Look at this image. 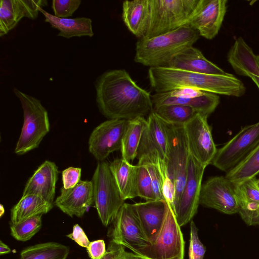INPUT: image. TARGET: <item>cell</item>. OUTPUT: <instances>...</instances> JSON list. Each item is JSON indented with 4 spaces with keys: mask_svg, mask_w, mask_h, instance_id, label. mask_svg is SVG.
<instances>
[{
    "mask_svg": "<svg viewBox=\"0 0 259 259\" xmlns=\"http://www.w3.org/2000/svg\"><path fill=\"white\" fill-rule=\"evenodd\" d=\"M166 66L202 74L224 75L227 73L207 60L199 50L193 46L176 55Z\"/></svg>",
    "mask_w": 259,
    "mask_h": 259,
    "instance_id": "cell-22",
    "label": "cell"
},
{
    "mask_svg": "<svg viewBox=\"0 0 259 259\" xmlns=\"http://www.w3.org/2000/svg\"><path fill=\"white\" fill-rule=\"evenodd\" d=\"M190 238L189 248V259H203L205 247L200 240L198 229L193 221L190 223Z\"/></svg>",
    "mask_w": 259,
    "mask_h": 259,
    "instance_id": "cell-36",
    "label": "cell"
},
{
    "mask_svg": "<svg viewBox=\"0 0 259 259\" xmlns=\"http://www.w3.org/2000/svg\"><path fill=\"white\" fill-rule=\"evenodd\" d=\"M199 0H149V19L144 36L152 37L184 26Z\"/></svg>",
    "mask_w": 259,
    "mask_h": 259,
    "instance_id": "cell-5",
    "label": "cell"
},
{
    "mask_svg": "<svg viewBox=\"0 0 259 259\" xmlns=\"http://www.w3.org/2000/svg\"><path fill=\"white\" fill-rule=\"evenodd\" d=\"M167 205L164 200L132 204L142 228L150 243L156 239L161 228Z\"/></svg>",
    "mask_w": 259,
    "mask_h": 259,
    "instance_id": "cell-21",
    "label": "cell"
},
{
    "mask_svg": "<svg viewBox=\"0 0 259 259\" xmlns=\"http://www.w3.org/2000/svg\"><path fill=\"white\" fill-rule=\"evenodd\" d=\"M137 191L138 197L146 201L155 200L151 178L145 165H138Z\"/></svg>",
    "mask_w": 259,
    "mask_h": 259,
    "instance_id": "cell-34",
    "label": "cell"
},
{
    "mask_svg": "<svg viewBox=\"0 0 259 259\" xmlns=\"http://www.w3.org/2000/svg\"><path fill=\"white\" fill-rule=\"evenodd\" d=\"M147 122L144 117L130 120L122 140L121 152L122 159L130 162L137 156L141 138Z\"/></svg>",
    "mask_w": 259,
    "mask_h": 259,
    "instance_id": "cell-28",
    "label": "cell"
},
{
    "mask_svg": "<svg viewBox=\"0 0 259 259\" xmlns=\"http://www.w3.org/2000/svg\"><path fill=\"white\" fill-rule=\"evenodd\" d=\"M199 203L227 214L238 212L236 185L226 177L210 178L202 185Z\"/></svg>",
    "mask_w": 259,
    "mask_h": 259,
    "instance_id": "cell-15",
    "label": "cell"
},
{
    "mask_svg": "<svg viewBox=\"0 0 259 259\" xmlns=\"http://www.w3.org/2000/svg\"><path fill=\"white\" fill-rule=\"evenodd\" d=\"M69 247L48 242L28 246L20 252V259H67Z\"/></svg>",
    "mask_w": 259,
    "mask_h": 259,
    "instance_id": "cell-29",
    "label": "cell"
},
{
    "mask_svg": "<svg viewBox=\"0 0 259 259\" xmlns=\"http://www.w3.org/2000/svg\"><path fill=\"white\" fill-rule=\"evenodd\" d=\"M81 2L80 0H53L52 8L57 17L68 18L78 9Z\"/></svg>",
    "mask_w": 259,
    "mask_h": 259,
    "instance_id": "cell-35",
    "label": "cell"
},
{
    "mask_svg": "<svg viewBox=\"0 0 259 259\" xmlns=\"http://www.w3.org/2000/svg\"><path fill=\"white\" fill-rule=\"evenodd\" d=\"M112 223L110 237L114 243L127 248L137 255L150 245L132 204L124 203Z\"/></svg>",
    "mask_w": 259,
    "mask_h": 259,
    "instance_id": "cell-11",
    "label": "cell"
},
{
    "mask_svg": "<svg viewBox=\"0 0 259 259\" xmlns=\"http://www.w3.org/2000/svg\"><path fill=\"white\" fill-rule=\"evenodd\" d=\"M205 168L189 155L185 184L174 210L180 227L191 221L197 212Z\"/></svg>",
    "mask_w": 259,
    "mask_h": 259,
    "instance_id": "cell-13",
    "label": "cell"
},
{
    "mask_svg": "<svg viewBox=\"0 0 259 259\" xmlns=\"http://www.w3.org/2000/svg\"><path fill=\"white\" fill-rule=\"evenodd\" d=\"M256 58H257V60L258 61V63L259 64V55L258 56H256Z\"/></svg>",
    "mask_w": 259,
    "mask_h": 259,
    "instance_id": "cell-49",
    "label": "cell"
},
{
    "mask_svg": "<svg viewBox=\"0 0 259 259\" xmlns=\"http://www.w3.org/2000/svg\"><path fill=\"white\" fill-rule=\"evenodd\" d=\"M152 183L153 189L156 200H164L162 194V185L164 178L159 169L154 165L146 164Z\"/></svg>",
    "mask_w": 259,
    "mask_h": 259,
    "instance_id": "cell-37",
    "label": "cell"
},
{
    "mask_svg": "<svg viewBox=\"0 0 259 259\" xmlns=\"http://www.w3.org/2000/svg\"><path fill=\"white\" fill-rule=\"evenodd\" d=\"M153 111L164 121L180 125H184L197 113L191 107L177 104L155 107Z\"/></svg>",
    "mask_w": 259,
    "mask_h": 259,
    "instance_id": "cell-31",
    "label": "cell"
},
{
    "mask_svg": "<svg viewBox=\"0 0 259 259\" xmlns=\"http://www.w3.org/2000/svg\"><path fill=\"white\" fill-rule=\"evenodd\" d=\"M47 5L46 0H1L0 36L7 34L24 17L35 19L39 9Z\"/></svg>",
    "mask_w": 259,
    "mask_h": 259,
    "instance_id": "cell-18",
    "label": "cell"
},
{
    "mask_svg": "<svg viewBox=\"0 0 259 259\" xmlns=\"http://www.w3.org/2000/svg\"><path fill=\"white\" fill-rule=\"evenodd\" d=\"M5 213V208L4 206L1 204L0 205V217H2Z\"/></svg>",
    "mask_w": 259,
    "mask_h": 259,
    "instance_id": "cell-47",
    "label": "cell"
},
{
    "mask_svg": "<svg viewBox=\"0 0 259 259\" xmlns=\"http://www.w3.org/2000/svg\"><path fill=\"white\" fill-rule=\"evenodd\" d=\"M66 237L83 248H87L91 242L83 230L78 224H75L73 226L72 232L66 235Z\"/></svg>",
    "mask_w": 259,
    "mask_h": 259,
    "instance_id": "cell-42",
    "label": "cell"
},
{
    "mask_svg": "<svg viewBox=\"0 0 259 259\" xmlns=\"http://www.w3.org/2000/svg\"><path fill=\"white\" fill-rule=\"evenodd\" d=\"M53 207V204L41 197L27 195L22 196L11 210V224H15L30 218L46 214Z\"/></svg>",
    "mask_w": 259,
    "mask_h": 259,
    "instance_id": "cell-27",
    "label": "cell"
},
{
    "mask_svg": "<svg viewBox=\"0 0 259 259\" xmlns=\"http://www.w3.org/2000/svg\"><path fill=\"white\" fill-rule=\"evenodd\" d=\"M227 60L235 72L240 75L259 77V64L256 56L242 37L235 41L227 54Z\"/></svg>",
    "mask_w": 259,
    "mask_h": 259,
    "instance_id": "cell-23",
    "label": "cell"
},
{
    "mask_svg": "<svg viewBox=\"0 0 259 259\" xmlns=\"http://www.w3.org/2000/svg\"><path fill=\"white\" fill-rule=\"evenodd\" d=\"M119 259H143L141 257L132 252L125 251Z\"/></svg>",
    "mask_w": 259,
    "mask_h": 259,
    "instance_id": "cell-44",
    "label": "cell"
},
{
    "mask_svg": "<svg viewBox=\"0 0 259 259\" xmlns=\"http://www.w3.org/2000/svg\"><path fill=\"white\" fill-rule=\"evenodd\" d=\"M94 203L92 181H80L73 188L61 189L55 205L62 212L73 217L81 218Z\"/></svg>",
    "mask_w": 259,
    "mask_h": 259,
    "instance_id": "cell-19",
    "label": "cell"
},
{
    "mask_svg": "<svg viewBox=\"0 0 259 259\" xmlns=\"http://www.w3.org/2000/svg\"><path fill=\"white\" fill-rule=\"evenodd\" d=\"M185 241L175 214L168 204L161 228L156 239L142 249L143 259H184Z\"/></svg>",
    "mask_w": 259,
    "mask_h": 259,
    "instance_id": "cell-8",
    "label": "cell"
},
{
    "mask_svg": "<svg viewBox=\"0 0 259 259\" xmlns=\"http://www.w3.org/2000/svg\"><path fill=\"white\" fill-rule=\"evenodd\" d=\"M11 251L10 248L4 243L2 241H0V254L3 255L9 253Z\"/></svg>",
    "mask_w": 259,
    "mask_h": 259,
    "instance_id": "cell-45",
    "label": "cell"
},
{
    "mask_svg": "<svg viewBox=\"0 0 259 259\" xmlns=\"http://www.w3.org/2000/svg\"><path fill=\"white\" fill-rule=\"evenodd\" d=\"M45 17V21L50 24L51 26L59 31L58 36L66 38L72 37L87 36L92 37L94 32L92 27V21L84 17L74 18H61L53 15L42 8L39 9Z\"/></svg>",
    "mask_w": 259,
    "mask_h": 259,
    "instance_id": "cell-25",
    "label": "cell"
},
{
    "mask_svg": "<svg viewBox=\"0 0 259 259\" xmlns=\"http://www.w3.org/2000/svg\"><path fill=\"white\" fill-rule=\"evenodd\" d=\"M236 185V184H235ZM238 213L248 226L259 225V203L245 198L236 185Z\"/></svg>",
    "mask_w": 259,
    "mask_h": 259,
    "instance_id": "cell-33",
    "label": "cell"
},
{
    "mask_svg": "<svg viewBox=\"0 0 259 259\" xmlns=\"http://www.w3.org/2000/svg\"><path fill=\"white\" fill-rule=\"evenodd\" d=\"M162 194L164 200L174 211L176 196V188L174 181L167 176L163 180Z\"/></svg>",
    "mask_w": 259,
    "mask_h": 259,
    "instance_id": "cell-40",
    "label": "cell"
},
{
    "mask_svg": "<svg viewBox=\"0 0 259 259\" xmlns=\"http://www.w3.org/2000/svg\"><path fill=\"white\" fill-rule=\"evenodd\" d=\"M153 107L163 105L177 104L192 108L197 113L208 116L220 103L215 94L194 88H183L151 96Z\"/></svg>",
    "mask_w": 259,
    "mask_h": 259,
    "instance_id": "cell-14",
    "label": "cell"
},
{
    "mask_svg": "<svg viewBox=\"0 0 259 259\" xmlns=\"http://www.w3.org/2000/svg\"><path fill=\"white\" fill-rule=\"evenodd\" d=\"M249 77L253 81L259 89V77L255 75H250Z\"/></svg>",
    "mask_w": 259,
    "mask_h": 259,
    "instance_id": "cell-46",
    "label": "cell"
},
{
    "mask_svg": "<svg viewBox=\"0 0 259 259\" xmlns=\"http://www.w3.org/2000/svg\"><path fill=\"white\" fill-rule=\"evenodd\" d=\"M168 141L165 121L153 111L148 116L137 152L138 165L152 164L167 177Z\"/></svg>",
    "mask_w": 259,
    "mask_h": 259,
    "instance_id": "cell-7",
    "label": "cell"
},
{
    "mask_svg": "<svg viewBox=\"0 0 259 259\" xmlns=\"http://www.w3.org/2000/svg\"><path fill=\"white\" fill-rule=\"evenodd\" d=\"M207 117L196 113L184 125L190 155L205 167L211 163L218 150Z\"/></svg>",
    "mask_w": 259,
    "mask_h": 259,
    "instance_id": "cell-12",
    "label": "cell"
},
{
    "mask_svg": "<svg viewBox=\"0 0 259 259\" xmlns=\"http://www.w3.org/2000/svg\"><path fill=\"white\" fill-rule=\"evenodd\" d=\"M199 36L187 26L152 37L143 36L136 42L134 61L150 67L166 66L176 55L193 46Z\"/></svg>",
    "mask_w": 259,
    "mask_h": 259,
    "instance_id": "cell-3",
    "label": "cell"
},
{
    "mask_svg": "<svg viewBox=\"0 0 259 259\" xmlns=\"http://www.w3.org/2000/svg\"><path fill=\"white\" fill-rule=\"evenodd\" d=\"M95 86L98 108L109 119L132 120L153 111L149 92L139 87L125 69L104 72Z\"/></svg>",
    "mask_w": 259,
    "mask_h": 259,
    "instance_id": "cell-1",
    "label": "cell"
},
{
    "mask_svg": "<svg viewBox=\"0 0 259 259\" xmlns=\"http://www.w3.org/2000/svg\"><path fill=\"white\" fill-rule=\"evenodd\" d=\"M81 169L69 167L62 171L63 187L68 189L75 187L80 181Z\"/></svg>",
    "mask_w": 259,
    "mask_h": 259,
    "instance_id": "cell-39",
    "label": "cell"
},
{
    "mask_svg": "<svg viewBox=\"0 0 259 259\" xmlns=\"http://www.w3.org/2000/svg\"><path fill=\"white\" fill-rule=\"evenodd\" d=\"M259 173V144L240 162L228 171L226 178L235 184L255 178Z\"/></svg>",
    "mask_w": 259,
    "mask_h": 259,
    "instance_id": "cell-30",
    "label": "cell"
},
{
    "mask_svg": "<svg viewBox=\"0 0 259 259\" xmlns=\"http://www.w3.org/2000/svg\"><path fill=\"white\" fill-rule=\"evenodd\" d=\"M41 215H36L21 222L12 224L11 234L17 240L26 241L30 240L41 228Z\"/></svg>",
    "mask_w": 259,
    "mask_h": 259,
    "instance_id": "cell-32",
    "label": "cell"
},
{
    "mask_svg": "<svg viewBox=\"0 0 259 259\" xmlns=\"http://www.w3.org/2000/svg\"><path fill=\"white\" fill-rule=\"evenodd\" d=\"M148 78L156 93L190 88L215 94L240 97L246 91L243 83L233 74H207L166 66L150 67Z\"/></svg>",
    "mask_w": 259,
    "mask_h": 259,
    "instance_id": "cell-2",
    "label": "cell"
},
{
    "mask_svg": "<svg viewBox=\"0 0 259 259\" xmlns=\"http://www.w3.org/2000/svg\"><path fill=\"white\" fill-rule=\"evenodd\" d=\"M129 120L109 119L93 131L89 140V150L97 160L103 161L111 153L121 149Z\"/></svg>",
    "mask_w": 259,
    "mask_h": 259,
    "instance_id": "cell-16",
    "label": "cell"
},
{
    "mask_svg": "<svg viewBox=\"0 0 259 259\" xmlns=\"http://www.w3.org/2000/svg\"><path fill=\"white\" fill-rule=\"evenodd\" d=\"M255 183H256L257 186H258V187L259 188V179H255Z\"/></svg>",
    "mask_w": 259,
    "mask_h": 259,
    "instance_id": "cell-48",
    "label": "cell"
},
{
    "mask_svg": "<svg viewBox=\"0 0 259 259\" xmlns=\"http://www.w3.org/2000/svg\"><path fill=\"white\" fill-rule=\"evenodd\" d=\"M91 181L95 206L102 224L107 227L113 222L125 200L107 162H98Z\"/></svg>",
    "mask_w": 259,
    "mask_h": 259,
    "instance_id": "cell-6",
    "label": "cell"
},
{
    "mask_svg": "<svg viewBox=\"0 0 259 259\" xmlns=\"http://www.w3.org/2000/svg\"><path fill=\"white\" fill-rule=\"evenodd\" d=\"M125 251V247L111 241L105 254L101 259H119Z\"/></svg>",
    "mask_w": 259,
    "mask_h": 259,
    "instance_id": "cell-43",
    "label": "cell"
},
{
    "mask_svg": "<svg viewBox=\"0 0 259 259\" xmlns=\"http://www.w3.org/2000/svg\"><path fill=\"white\" fill-rule=\"evenodd\" d=\"M87 249L91 259H101L107 251L105 241L102 239L91 242Z\"/></svg>",
    "mask_w": 259,
    "mask_h": 259,
    "instance_id": "cell-41",
    "label": "cell"
},
{
    "mask_svg": "<svg viewBox=\"0 0 259 259\" xmlns=\"http://www.w3.org/2000/svg\"><path fill=\"white\" fill-rule=\"evenodd\" d=\"M227 0H199L185 26L195 30L206 39H213L222 25L227 12Z\"/></svg>",
    "mask_w": 259,
    "mask_h": 259,
    "instance_id": "cell-17",
    "label": "cell"
},
{
    "mask_svg": "<svg viewBox=\"0 0 259 259\" xmlns=\"http://www.w3.org/2000/svg\"><path fill=\"white\" fill-rule=\"evenodd\" d=\"M259 144V122L244 126L217 150L211 164L227 172Z\"/></svg>",
    "mask_w": 259,
    "mask_h": 259,
    "instance_id": "cell-10",
    "label": "cell"
},
{
    "mask_svg": "<svg viewBox=\"0 0 259 259\" xmlns=\"http://www.w3.org/2000/svg\"><path fill=\"white\" fill-rule=\"evenodd\" d=\"M109 166L122 198L125 200L138 197L137 165L118 158L111 162Z\"/></svg>",
    "mask_w": 259,
    "mask_h": 259,
    "instance_id": "cell-26",
    "label": "cell"
},
{
    "mask_svg": "<svg viewBox=\"0 0 259 259\" xmlns=\"http://www.w3.org/2000/svg\"><path fill=\"white\" fill-rule=\"evenodd\" d=\"M122 18L128 29L136 36L145 35L149 19V0L124 1Z\"/></svg>",
    "mask_w": 259,
    "mask_h": 259,
    "instance_id": "cell-24",
    "label": "cell"
},
{
    "mask_svg": "<svg viewBox=\"0 0 259 259\" xmlns=\"http://www.w3.org/2000/svg\"><path fill=\"white\" fill-rule=\"evenodd\" d=\"M165 123L168 149L166 174L176 186L175 209L185 184L190 154L184 125Z\"/></svg>",
    "mask_w": 259,
    "mask_h": 259,
    "instance_id": "cell-9",
    "label": "cell"
},
{
    "mask_svg": "<svg viewBox=\"0 0 259 259\" xmlns=\"http://www.w3.org/2000/svg\"><path fill=\"white\" fill-rule=\"evenodd\" d=\"M235 184L245 198L259 203V188L255 183V178Z\"/></svg>",
    "mask_w": 259,
    "mask_h": 259,
    "instance_id": "cell-38",
    "label": "cell"
},
{
    "mask_svg": "<svg viewBox=\"0 0 259 259\" xmlns=\"http://www.w3.org/2000/svg\"><path fill=\"white\" fill-rule=\"evenodd\" d=\"M58 177V170L56 164L46 160L27 181L22 196L36 195L53 204Z\"/></svg>",
    "mask_w": 259,
    "mask_h": 259,
    "instance_id": "cell-20",
    "label": "cell"
},
{
    "mask_svg": "<svg viewBox=\"0 0 259 259\" xmlns=\"http://www.w3.org/2000/svg\"><path fill=\"white\" fill-rule=\"evenodd\" d=\"M23 111V124L15 152L22 155L37 148L50 131L48 113L38 99L14 88Z\"/></svg>",
    "mask_w": 259,
    "mask_h": 259,
    "instance_id": "cell-4",
    "label": "cell"
}]
</instances>
